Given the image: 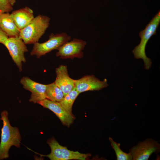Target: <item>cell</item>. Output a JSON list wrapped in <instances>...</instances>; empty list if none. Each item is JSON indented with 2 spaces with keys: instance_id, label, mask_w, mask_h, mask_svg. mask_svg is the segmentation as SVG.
<instances>
[{
  "instance_id": "cell-1",
  "label": "cell",
  "mask_w": 160,
  "mask_h": 160,
  "mask_svg": "<svg viewBox=\"0 0 160 160\" xmlns=\"http://www.w3.org/2000/svg\"><path fill=\"white\" fill-rule=\"evenodd\" d=\"M8 116V112L6 110L1 113L0 119L2 121L3 125L1 129L0 160L9 157V151L12 146L17 148L20 146L22 137L19 129L11 125Z\"/></svg>"
},
{
  "instance_id": "cell-2",
  "label": "cell",
  "mask_w": 160,
  "mask_h": 160,
  "mask_svg": "<svg viewBox=\"0 0 160 160\" xmlns=\"http://www.w3.org/2000/svg\"><path fill=\"white\" fill-rule=\"evenodd\" d=\"M160 22V11L159 10L146 25L145 29L140 32L139 35L141 38L140 42L132 51L135 59H142L143 60L144 68L147 70L151 68L152 63L150 59L145 54V47L150 38L156 34V31Z\"/></svg>"
},
{
  "instance_id": "cell-3",
  "label": "cell",
  "mask_w": 160,
  "mask_h": 160,
  "mask_svg": "<svg viewBox=\"0 0 160 160\" xmlns=\"http://www.w3.org/2000/svg\"><path fill=\"white\" fill-rule=\"evenodd\" d=\"M50 21V18L48 16L38 15L27 26L20 30L19 37L25 44L38 42L48 28Z\"/></svg>"
},
{
  "instance_id": "cell-4",
  "label": "cell",
  "mask_w": 160,
  "mask_h": 160,
  "mask_svg": "<svg viewBox=\"0 0 160 160\" xmlns=\"http://www.w3.org/2000/svg\"><path fill=\"white\" fill-rule=\"evenodd\" d=\"M71 39V37L65 33L56 34L52 33L47 41L42 43L37 42L34 44L31 55H35L37 58H39L53 50H57L61 45Z\"/></svg>"
},
{
  "instance_id": "cell-5",
  "label": "cell",
  "mask_w": 160,
  "mask_h": 160,
  "mask_svg": "<svg viewBox=\"0 0 160 160\" xmlns=\"http://www.w3.org/2000/svg\"><path fill=\"white\" fill-rule=\"evenodd\" d=\"M47 143L51 151L49 154L44 156L51 160H85L91 156L89 153H82L68 149L66 147L61 145L54 137L49 139Z\"/></svg>"
},
{
  "instance_id": "cell-6",
  "label": "cell",
  "mask_w": 160,
  "mask_h": 160,
  "mask_svg": "<svg viewBox=\"0 0 160 160\" xmlns=\"http://www.w3.org/2000/svg\"><path fill=\"white\" fill-rule=\"evenodd\" d=\"M8 49L13 61L20 71H22V63L26 60L24 56L28 50L23 40L19 37H9L3 44Z\"/></svg>"
},
{
  "instance_id": "cell-7",
  "label": "cell",
  "mask_w": 160,
  "mask_h": 160,
  "mask_svg": "<svg viewBox=\"0 0 160 160\" xmlns=\"http://www.w3.org/2000/svg\"><path fill=\"white\" fill-rule=\"evenodd\" d=\"M87 44L85 41L73 38L72 40L65 42L58 49L56 56L63 59L82 58L84 56L82 51Z\"/></svg>"
},
{
  "instance_id": "cell-8",
  "label": "cell",
  "mask_w": 160,
  "mask_h": 160,
  "mask_svg": "<svg viewBox=\"0 0 160 160\" xmlns=\"http://www.w3.org/2000/svg\"><path fill=\"white\" fill-rule=\"evenodd\" d=\"M160 145L158 142L151 139L140 142L129 151L133 160H147L154 153H158Z\"/></svg>"
},
{
  "instance_id": "cell-9",
  "label": "cell",
  "mask_w": 160,
  "mask_h": 160,
  "mask_svg": "<svg viewBox=\"0 0 160 160\" xmlns=\"http://www.w3.org/2000/svg\"><path fill=\"white\" fill-rule=\"evenodd\" d=\"M108 86L106 79L101 81L94 75H86L75 80L74 88L79 94L89 91H98Z\"/></svg>"
},
{
  "instance_id": "cell-10",
  "label": "cell",
  "mask_w": 160,
  "mask_h": 160,
  "mask_svg": "<svg viewBox=\"0 0 160 160\" xmlns=\"http://www.w3.org/2000/svg\"><path fill=\"white\" fill-rule=\"evenodd\" d=\"M20 83L25 89L31 92L29 100L30 102L37 103L46 98L45 92L47 84L37 83L27 77H22Z\"/></svg>"
},
{
  "instance_id": "cell-11",
  "label": "cell",
  "mask_w": 160,
  "mask_h": 160,
  "mask_svg": "<svg viewBox=\"0 0 160 160\" xmlns=\"http://www.w3.org/2000/svg\"><path fill=\"white\" fill-rule=\"evenodd\" d=\"M37 103L53 112L64 125L68 127L73 123L75 119L74 116L68 113L59 102L52 101L46 98Z\"/></svg>"
},
{
  "instance_id": "cell-12",
  "label": "cell",
  "mask_w": 160,
  "mask_h": 160,
  "mask_svg": "<svg viewBox=\"0 0 160 160\" xmlns=\"http://www.w3.org/2000/svg\"><path fill=\"white\" fill-rule=\"evenodd\" d=\"M55 72L56 77L54 83L65 95L74 88L75 80L69 77L66 65H59L56 68Z\"/></svg>"
},
{
  "instance_id": "cell-13",
  "label": "cell",
  "mask_w": 160,
  "mask_h": 160,
  "mask_svg": "<svg viewBox=\"0 0 160 160\" xmlns=\"http://www.w3.org/2000/svg\"><path fill=\"white\" fill-rule=\"evenodd\" d=\"M33 11L28 7L14 10L10 16L20 30L27 26L34 17Z\"/></svg>"
},
{
  "instance_id": "cell-14",
  "label": "cell",
  "mask_w": 160,
  "mask_h": 160,
  "mask_svg": "<svg viewBox=\"0 0 160 160\" xmlns=\"http://www.w3.org/2000/svg\"><path fill=\"white\" fill-rule=\"evenodd\" d=\"M0 28L8 37H19L20 30L18 29L9 12L0 14Z\"/></svg>"
},
{
  "instance_id": "cell-15",
  "label": "cell",
  "mask_w": 160,
  "mask_h": 160,
  "mask_svg": "<svg viewBox=\"0 0 160 160\" xmlns=\"http://www.w3.org/2000/svg\"><path fill=\"white\" fill-rule=\"evenodd\" d=\"M45 95L47 99L57 102H60L64 96L62 91L54 82L47 84Z\"/></svg>"
},
{
  "instance_id": "cell-16",
  "label": "cell",
  "mask_w": 160,
  "mask_h": 160,
  "mask_svg": "<svg viewBox=\"0 0 160 160\" xmlns=\"http://www.w3.org/2000/svg\"><path fill=\"white\" fill-rule=\"evenodd\" d=\"M79 93L74 88L64 96L59 102L63 107L70 114L72 113V107L73 103Z\"/></svg>"
},
{
  "instance_id": "cell-17",
  "label": "cell",
  "mask_w": 160,
  "mask_h": 160,
  "mask_svg": "<svg viewBox=\"0 0 160 160\" xmlns=\"http://www.w3.org/2000/svg\"><path fill=\"white\" fill-rule=\"evenodd\" d=\"M111 145L114 151L117 160H132V156L130 153H127L123 151L120 148V144L113 141L111 137L109 138Z\"/></svg>"
},
{
  "instance_id": "cell-18",
  "label": "cell",
  "mask_w": 160,
  "mask_h": 160,
  "mask_svg": "<svg viewBox=\"0 0 160 160\" xmlns=\"http://www.w3.org/2000/svg\"><path fill=\"white\" fill-rule=\"evenodd\" d=\"M9 0H0V10L1 13L9 12L13 9Z\"/></svg>"
},
{
  "instance_id": "cell-19",
  "label": "cell",
  "mask_w": 160,
  "mask_h": 160,
  "mask_svg": "<svg viewBox=\"0 0 160 160\" xmlns=\"http://www.w3.org/2000/svg\"><path fill=\"white\" fill-rule=\"evenodd\" d=\"M8 38L6 33L0 28V43L3 44Z\"/></svg>"
},
{
  "instance_id": "cell-20",
  "label": "cell",
  "mask_w": 160,
  "mask_h": 160,
  "mask_svg": "<svg viewBox=\"0 0 160 160\" xmlns=\"http://www.w3.org/2000/svg\"><path fill=\"white\" fill-rule=\"evenodd\" d=\"M9 3L12 6L16 2V0H9Z\"/></svg>"
},
{
  "instance_id": "cell-21",
  "label": "cell",
  "mask_w": 160,
  "mask_h": 160,
  "mask_svg": "<svg viewBox=\"0 0 160 160\" xmlns=\"http://www.w3.org/2000/svg\"><path fill=\"white\" fill-rule=\"evenodd\" d=\"M1 13V11L0 10V14Z\"/></svg>"
}]
</instances>
